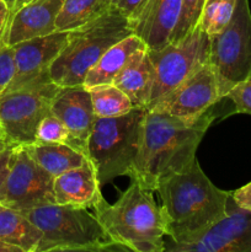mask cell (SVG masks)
Listing matches in <instances>:
<instances>
[{"label": "cell", "instance_id": "cell-19", "mask_svg": "<svg viewBox=\"0 0 251 252\" xmlns=\"http://www.w3.org/2000/svg\"><path fill=\"white\" fill-rule=\"evenodd\" d=\"M155 81V70L148 49L134 57L126 68L116 76L113 85L123 91L135 108H145L152 98Z\"/></svg>", "mask_w": 251, "mask_h": 252}, {"label": "cell", "instance_id": "cell-16", "mask_svg": "<svg viewBox=\"0 0 251 252\" xmlns=\"http://www.w3.org/2000/svg\"><path fill=\"white\" fill-rule=\"evenodd\" d=\"M182 0H148L133 31L147 44L148 49H157L171 42Z\"/></svg>", "mask_w": 251, "mask_h": 252}, {"label": "cell", "instance_id": "cell-3", "mask_svg": "<svg viewBox=\"0 0 251 252\" xmlns=\"http://www.w3.org/2000/svg\"><path fill=\"white\" fill-rule=\"evenodd\" d=\"M95 216L111 240L121 249L134 252H164L166 223L153 191L137 181L113 204L105 198L95 206Z\"/></svg>", "mask_w": 251, "mask_h": 252}, {"label": "cell", "instance_id": "cell-9", "mask_svg": "<svg viewBox=\"0 0 251 252\" xmlns=\"http://www.w3.org/2000/svg\"><path fill=\"white\" fill-rule=\"evenodd\" d=\"M209 62L218 74L224 97L251 74V11L249 0H236L229 24L211 37Z\"/></svg>", "mask_w": 251, "mask_h": 252}, {"label": "cell", "instance_id": "cell-31", "mask_svg": "<svg viewBox=\"0 0 251 252\" xmlns=\"http://www.w3.org/2000/svg\"><path fill=\"white\" fill-rule=\"evenodd\" d=\"M231 198L239 207L251 212V182L231 192Z\"/></svg>", "mask_w": 251, "mask_h": 252}, {"label": "cell", "instance_id": "cell-2", "mask_svg": "<svg viewBox=\"0 0 251 252\" xmlns=\"http://www.w3.org/2000/svg\"><path fill=\"white\" fill-rule=\"evenodd\" d=\"M214 118L216 112L211 110L197 118H177L147 110L142 144L129 176L132 181L157 191L161 180L196 159L197 148Z\"/></svg>", "mask_w": 251, "mask_h": 252}, {"label": "cell", "instance_id": "cell-23", "mask_svg": "<svg viewBox=\"0 0 251 252\" xmlns=\"http://www.w3.org/2000/svg\"><path fill=\"white\" fill-rule=\"evenodd\" d=\"M89 91L96 117H120L135 108L130 98L113 84L96 85Z\"/></svg>", "mask_w": 251, "mask_h": 252}, {"label": "cell", "instance_id": "cell-11", "mask_svg": "<svg viewBox=\"0 0 251 252\" xmlns=\"http://www.w3.org/2000/svg\"><path fill=\"white\" fill-rule=\"evenodd\" d=\"M221 98L224 95L218 74L208 62L148 111L177 118H197L211 110Z\"/></svg>", "mask_w": 251, "mask_h": 252}, {"label": "cell", "instance_id": "cell-32", "mask_svg": "<svg viewBox=\"0 0 251 252\" xmlns=\"http://www.w3.org/2000/svg\"><path fill=\"white\" fill-rule=\"evenodd\" d=\"M10 15V5L6 0H0V36L4 32L5 26H6L7 19Z\"/></svg>", "mask_w": 251, "mask_h": 252}, {"label": "cell", "instance_id": "cell-4", "mask_svg": "<svg viewBox=\"0 0 251 252\" xmlns=\"http://www.w3.org/2000/svg\"><path fill=\"white\" fill-rule=\"evenodd\" d=\"M134 33L127 17L111 7L89 24L70 31V37L49 68L53 83L61 88L81 86L88 71L108 48Z\"/></svg>", "mask_w": 251, "mask_h": 252}, {"label": "cell", "instance_id": "cell-27", "mask_svg": "<svg viewBox=\"0 0 251 252\" xmlns=\"http://www.w3.org/2000/svg\"><path fill=\"white\" fill-rule=\"evenodd\" d=\"M225 98L233 102L234 112L251 115V74L245 79L236 84L228 94Z\"/></svg>", "mask_w": 251, "mask_h": 252}, {"label": "cell", "instance_id": "cell-22", "mask_svg": "<svg viewBox=\"0 0 251 252\" xmlns=\"http://www.w3.org/2000/svg\"><path fill=\"white\" fill-rule=\"evenodd\" d=\"M111 0H63L57 31H73L89 24L111 9Z\"/></svg>", "mask_w": 251, "mask_h": 252}, {"label": "cell", "instance_id": "cell-28", "mask_svg": "<svg viewBox=\"0 0 251 252\" xmlns=\"http://www.w3.org/2000/svg\"><path fill=\"white\" fill-rule=\"evenodd\" d=\"M16 71L12 46L5 43L0 36V95L9 86Z\"/></svg>", "mask_w": 251, "mask_h": 252}, {"label": "cell", "instance_id": "cell-8", "mask_svg": "<svg viewBox=\"0 0 251 252\" xmlns=\"http://www.w3.org/2000/svg\"><path fill=\"white\" fill-rule=\"evenodd\" d=\"M211 37L197 25L184 38L157 49H148L155 70V81L148 110L181 85L209 62Z\"/></svg>", "mask_w": 251, "mask_h": 252}, {"label": "cell", "instance_id": "cell-21", "mask_svg": "<svg viewBox=\"0 0 251 252\" xmlns=\"http://www.w3.org/2000/svg\"><path fill=\"white\" fill-rule=\"evenodd\" d=\"M41 239V230L26 216L0 203V240L24 252H36Z\"/></svg>", "mask_w": 251, "mask_h": 252}, {"label": "cell", "instance_id": "cell-7", "mask_svg": "<svg viewBox=\"0 0 251 252\" xmlns=\"http://www.w3.org/2000/svg\"><path fill=\"white\" fill-rule=\"evenodd\" d=\"M61 86L51 75L32 81L0 95V125L11 145H29L36 142L41 121L51 113V105Z\"/></svg>", "mask_w": 251, "mask_h": 252}, {"label": "cell", "instance_id": "cell-34", "mask_svg": "<svg viewBox=\"0 0 251 252\" xmlns=\"http://www.w3.org/2000/svg\"><path fill=\"white\" fill-rule=\"evenodd\" d=\"M9 147H11V144H10L9 140H7V137L6 134H5L4 128H2V126L0 125V152H2V150H5Z\"/></svg>", "mask_w": 251, "mask_h": 252}, {"label": "cell", "instance_id": "cell-15", "mask_svg": "<svg viewBox=\"0 0 251 252\" xmlns=\"http://www.w3.org/2000/svg\"><path fill=\"white\" fill-rule=\"evenodd\" d=\"M51 113L69 129L71 147L86 154L89 135L96 118L89 89L83 85L61 88L52 101Z\"/></svg>", "mask_w": 251, "mask_h": 252}, {"label": "cell", "instance_id": "cell-26", "mask_svg": "<svg viewBox=\"0 0 251 252\" xmlns=\"http://www.w3.org/2000/svg\"><path fill=\"white\" fill-rule=\"evenodd\" d=\"M206 0H182L181 12H180L179 21H177L175 31L172 33V41H179L184 38L189 31L198 25L203 11Z\"/></svg>", "mask_w": 251, "mask_h": 252}, {"label": "cell", "instance_id": "cell-17", "mask_svg": "<svg viewBox=\"0 0 251 252\" xmlns=\"http://www.w3.org/2000/svg\"><path fill=\"white\" fill-rule=\"evenodd\" d=\"M53 192L57 204L88 209L95 208L103 198L101 184L90 160L83 166L68 170L54 177Z\"/></svg>", "mask_w": 251, "mask_h": 252}, {"label": "cell", "instance_id": "cell-5", "mask_svg": "<svg viewBox=\"0 0 251 252\" xmlns=\"http://www.w3.org/2000/svg\"><path fill=\"white\" fill-rule=\"evenodd\" d=\"M21 213L42 233L36 252L121 251L88 208L52 203Z\"/></svg>", "mask_w": 251, "mask_h": 252}, {"label": "cell", "instance_id": "cell-14", "mask_svg": "<svg viewBox=\"0 0 251 252\" xmlns=\"http://www.w3.org/2000/svg\"><path fill=\"white\" fill-rule=\"evenodd\" d=\"M62 5L63 0H30L11 10L1 34L2 41L9 46H15L20 42L56 32V21Z\"/></svg>", "mask_w": 251, "mask_h": 252}, {"label": "cell", "instance_id": "cell-6", "mask_svg": "<svg viewBox=\"0 0 251 252\" xmlns=\"http://www.w3.org/2000/svg\"><path fill=\"white\" fill-rule=\"evenodd\" d=\"M145 115V108H133L120 117L95 118L86 155L101 186L117 177L130 176L142 144Z\"/></svg>", "mask_w": 251, "mask_h": 252}, {"label": "cell", "instance_id": "cell-33", "mask_svg": "<svg viewBox=\"0 0 251 252\" xmlns=\"http://www.w3.org/2000/svg\"><path fill=\"white\" fill-rule=\"evenodd\" d=\"M0 252H24L22 249L19 246H15L12 244L5 243V241L0 240Z\"/></svg>", "mask_w": 251, "mask_h": 252}, {"label": "cell", "instance_id": "cell-18", "mask_svg": "<svg viewBox=\"0 0 251 252\" xmlns=\"http://www.w3.org/2000/svg\"><path fill=\"white\" fill-rule=\"evenodd\" d=\"M148 49L147 44L135 33L121 39L103 53L95 65L88 71L83 86L91 89L96 85L112 84L116 76L140 52Z\"/></svg>", "mask_w": 251, "mask_h": 252}, {"label": "cell", "instance_id": "cell-1", "mask_svg": "<svg viewBox=\"0 0 251 252\" xmlns=\"http://www.w3.org/2000/svg\"><path fill=\"white\" fill-rule=\"evenodd\" d=\"M157 191L170 238L165 245H186L199 238L225 216L231 194L212 184L197 158L161 180Z\"/></svg>", "mask_w": 251, "mask_h": 252}, {"label": "cell", "instance_id": "cell-25", "mask_svg": "<svg viewBox=\"0 0 251 252\" xmlns=\"http://www.w3.org/2000/svg\"><path fill=\"white\" fill-rule=\"evenodd\" d=\"M34 143L71 145V135L66 126L58 117L49 113L39 123Z\"/></svg>", "mask_w": 251, "mask_h": 252}, {"label": "cell", "instance_id": "cell-10", "mask_svg": "<svg viewBox=\"0 0 251 252\" xmlns=\"http://www.w3.org/2000/svg\"><path fill=\"white\" fill-rule=\"evenodd\" d=\"M53 180L54 177L42 169L22 145H17L14 148L9 175L0 192V203L19 212L56 203Z\"/></svg>", "mask_w": 251, "mask_h": 252}, {"label": "cell", "instance_id": "cell-24", "mask_svg": "<svg viewBox=\"0 0 251 252\" xmlns=\"http://www.w3.org/2000/svg\"><path fill=\"white\" fill-rule=\"evenodd\" d=\"M235 5L236 0H206L199 27L209 37L218 34L230 21Z\"/></svg>", "mask_w": 251, "mask_h": 252}, {"label": "cell", "instance_id": "cell-29", "mask_svg": "<svg viewBox=\"0 0 251 252\" xmlns=\"http://www.w3.org/2000/svg\"><path fill=\"white\" fill-rule=\"evenodd\" d=\"M147 2L148 0H111V6L127 17L133 27Z\"/></svg>", "mask_w": 251, "mask_h": 252}, {"label": "cell", "instance_id": "cell-12", "mask_svg": "<svg viewBox=\"0 0 251 252\" xmlns=\"http://www.w3.org/2000/svg\"><path fill=\"white\" fill-rule=\"evenodd\" d=\"M170 252H251V212L230 194L226 214L199 238L186 245H165Z\"/></svg>", "mask_w": 251, "mask_h": 252}, {"label": "cell", "instance_id": "cell-20", "mask_svg": "<svg viewBox=\"0 0 251 252\" xmlns=\"http://www.w3.org/2000/svg\"><path fill=\"white\" fill-rule=\"evenodd\" d=\"M22 147L42 169L53 177L68 170L83 166L89 161L88 155L68 144L32 143Z\"/></svg>", "mask_w": 251, "mask_h": 252}, {"label": "cell", "instance_id": "cell-35", "mask_svg": "<svg viewBox=\"0 0 251 252\" xmlns=\"http://www.w3.org/2000/svg\"><path fill=\"white\" fill-rule=\"evenodd\" d=\"M27 1H30V0H12L11 4H9L10 5V11H11V10L17 9V7L22 6V5L26 4Z\"/></svg>", "mask_w": 251, "mask_h": 252}, {"label": "cell", "instance_id": "cell-30", "mask_svg": "<svg viewBox=\"0 0 251 252\" xmlns=\"http://www.w3.org/2000/svg\"><path fill=\"white\" fill-rule=\"evenodd\" d=\"M15 147H17V145H11V147L0 152V192H1L5 181L7 179V175H9L10 166H11L12 153H14Z\"/></svg>", "mask_w": 251, "mask_h": 252}, {"label": "cell", "instance_id": "cell-13", "mask_svg": "<svg viewBox=\"0 0 251 252\" xmlns=\"http://www.w3.org/2000/svg\"><path fill=\"white\" fill-rule=\"evenodd\" d=\"M70 31H56L51 34L27 39L12 46L16 71L6 90L21 88L49 75V68L64 48ZM2 91V93H4Z\"/></svg>", "mask_w": 251, "mask_h": 252}]
</instances>
